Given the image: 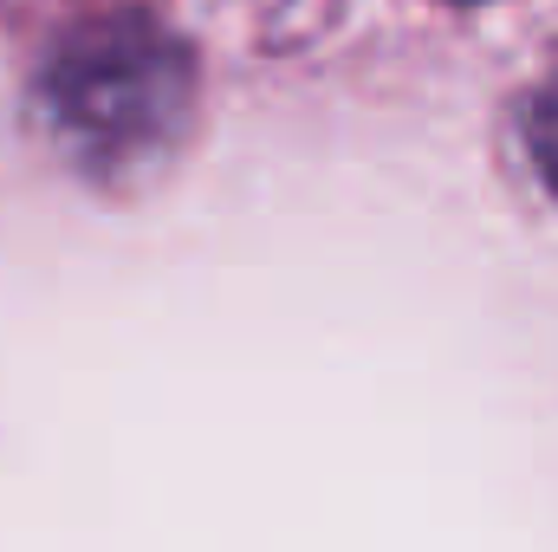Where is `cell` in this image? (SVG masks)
I'll use <instances>...</instances> for the list:
<instances>
[{"label":"cell","instance_id":"obj_2","mask_svg":"<svg viewBox=\"0 0 558 552\" xmlns=\"http://www.w3.org/2000/svg\"><path fill=\"white\" fill-rule=\"evenodd\" d=\"M533 163H539L546 189L558 195V72L546 79V92L533 98Z\"/></svg>","mask_w":558,"mask_h":552},{"label":"cell","instance_id":"obj_1","mask_svg":"<svg viewBox=\"0 0 558 552\" xmlns=\"http://www.w3.org/2000/svg\"><path fill=\"white\" fill-rule=\"evenodd\" d=\"M189 46L156 13H98L46 59V111L65 143L105 169H131L162 149L189 111Z\"/></svg>","mask_w":558,"mask_h":552}]
</instances>
